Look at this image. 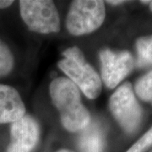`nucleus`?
<instances>
[{"instance_id": "nucleus-3", "label": "nucleus", "mask_w": 152, "mask_h": 152, "mask_svg": "<svg viewBox=\"0 0 152 152\" xmlns=\"http://www.w3.org/2000/svg\"><path fill=\"white\" fill-rule=\"evenodd\" d=\"M106 15L105 4L100 0H76L71 4L66 26L70 34L81 36L100 27Z\"/></svg>"}, {"instance_id": "nucleus-11", "label": "nucleus", "mask_w": 152, "mask_h": 152, "mask_svg": "<svg viewBox=\"0 0 152 152\" xmlns=\"http://www.w3.org/2000/svg\"><path fill=\"white\" fill-rule=\"evenodd\" d=\"M138 96L143 101L152 102V70L140 78L135 86Z\"/></svg>"}, {"instance_id": "nucleus-15", "label": "nucleus", "mask_w": 152, "mask_h": 152, "mask_svg": "<svg viewBox=\"0 0 152 152\" xmlns=\"http://www.w3.org/2000/svg\"><path fill=\"white\" fill-rule=\"evenodd\" d=\"M107 3L110 4H113V5H118V4L124 3V1H107Z\"/></svg>"}, {"instance_id": "nucleus-2", "label": "nucleus", "mask_w": 152, "mask_h": 152, "mask_svg": "<svg viewBox=\"0 0 152 152\" xmlns=\"http://www.w3.org/2000/svg\"><path fill=\"white\" fill-rule=\"evenodd\" d=\"M64 58L58 65L64 71L76 86L90 99L99 96L102 91V80L98 74L90 65L82 53L81 50L73 47L65 50Z\"/></svg>"}, {"instance_id": "nucleus-1", "label": "nucleus", "mask_w": 152, "mask_h": 152, "mask_svg": "<svg viewBox=\"0 0 152 152\" xmlns=\"http://www.w3.org/2000/svg\"><path fill=\"white\" fill-rule=\"evenodd\" d=\"M52 101L59 111L61 122L68 131L79 132L91 124V115L82 104L79 88L67 78H57L50 85Z\"/></svg>"}, {"instance_id": "nucleus-6", "label": "nucleus", "mask_w": 152, "mask_h": 152, "mask_svg": "<svg viewBox=\"0 0 152 152\" xmlns=\"http://www.w3.org/2000/svg\"><path fill=\"white\" fill-rule=\"evenodd\" d=\"M102 76L104 84L113 89L128 75L134 65L133 56L128 51L115 53L105 49L100 53Z\"/></svg>"}, {"instance_id": "nucleus-17", "label": "nucleus", "mask_w": 152, "mask_h": 152, "mask_svg": "<svg viewBox=\"0 0 152 152\" xmlns=\"http://www.w3.org/2000/svg\"><path fill=\"white\" fill-rule=\"evenodd\" d=\"M150 8H151V11H152V1H151V2H150Z\"/></svg>"}, {"instance_id": "nucleus-7", "label": "nucleus", "mask_w": 152, "mask_h": 152, "mask_svg": "<svg viewBox=\"0 0 152 152\" xmlns=\"http://www.w3.org/2000/svg\"><path fill=\"white\" fill-rule=\"evenodd\" d=\"M40 137V128L30 115L12 123L10 143L7 152H31L37 145Z\"/></svg>"}, {"instance_id": "nucleus-8", "label": "nucleus", "mask_w": 152, "mask_h": 152, "mask_svg": "<svg viewBox=\"0 0 152 152\" xmlns=\"http://www.w3.org/2000/svg\"><path fill=\"white\" fill-rule=\"evenodd\" d=\"M26 115L20 94L10 86L0 85V124L14 123Z\"/></svg>"}, {"instance_id": "nucleus-12", "label": "nucleus", "mask_w": 152, "mask_h": 152, "mask_svg": "<svg viewBox=\"0 0 152 152\" xmlns=\"http://www.w3.org/2000/svg\"><path fill=\"white\" fill-rule=\"evenodd\" d=\"M14 67V58L10 48L0 41V77L7 75Z\"/></svg>"}, {"instance_id": "nucleus-14", "label": "nucleus", "mask_w": 152, "mask_h": 152, "mask_svg": "<svg viewBox=\"0 0 152 152\" xmlns=\"http://www.w3.org/2000/svg\"><path fill=\"white\" fill-rule=\"evenodd\" d=\"M14 2L9 0H0V9H5L10 6Z\"/></svg>"}, {"instance_id": "nucleus-5", "label": "nucleus", "mask_w": 152, "mask_h": 152, "mask_svg": "<svg viewBox=\"0 0 152 152\" xmlns=\"http://www.w3.org/2000/svg\"><path fill=\"white\" fill-rule=\"evenodd\" d=\"M109 107L114 118L126 132L136 130L141 120L142 111L130 83L126 82L118 87L110 98Z\"/></svg>"}, {"instance_id": "nucleus-4", "label": "nucleus", "mask_w": 152, "mask_h": 152, "mask_svg": "<svg viewBox=\"0 0 152 152\" xmlns=\"http://www.w3.org/2000/svg\"><path fill=\"white\" fill-rule=\"evenodd\" d=\"M20 8L23 20L32 31L42 34L59 31V15L53 1L22 0Z\"/></svg>"}, {"instance_id": "nucleus-18", "label": "nucleus", "mask_w": 152, "mask_h": 152, "mask_svg": "<svg viewBox=\"0 0 152 152\" xmlns=\"http://www.w3.org/2000/svg\"><path fill=\"white\" fill-rule=\"evenodd\" d=\"M150 152H152V150H151V151H150Z\"/></svg>"}, {"instance_id": "nucleus-16", "label": "nucleus", "mask_w": 152, "mask_h": 152, "mask_svg": "<svg viewBox=\"0 0 152 152\" xmlns=\"http://www.w3.org/2000/svg\"><path fill=\"white\" fill-rule=\"evenodd\" d=\"M57 152H74L72 151H69V150H61V151H58Z\"/></svg>"}, {"instance_id": "nucleus-10", "label": "nucleus", "mask_w": 152, "mask_h": 152, "mask_svg": "<svg viewBox=\"0 0 152 152\" xmlns=\"http://www.w3.org/2000/svg\"><path fill=\"white\" fill-rule=\"evenodd\" d=\"M137 65L139 67L152 66V36L140 38L136 44Z\"/></svg>"}, {"instance_id": "nucleus-13", "label": "nucleus", "mask_w": 152, "mask_h": 152, "mask_svg": "<svg viewBox=\"0 0 152 152\" xmlns=\"http://www.w3.org/2000/svg\"><path fill=\"white\" fill-rule=\"evenodd\" d=\"M152 147V128L134 143L127 152H146Z\"/></svg>"}, {"instance_id": "nucleus-9", "label": "nucleus", "mask_w": 152, "mask_h": 152, "mask_svg": "<svg viewBox=\"0 0 152 152\" xmlns=\"http://www.w3.org/2000/svg\"><path fill=\"white\" fill-rule=\"evenodd\" d=\"M81 152H102L104 148L103 132L96 123H91L81 131L79 138Z\"/></svg>"}]
</instances>
